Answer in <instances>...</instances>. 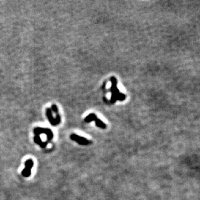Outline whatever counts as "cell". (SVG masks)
<instances>
[{
    "label": "cell",
    "mask_w": 200,
    "mask_h": 200,
    "mask_svg": "<svg viewBox=\"0 0 200 200\" xmlns=\"http://www.w3.org/2000/svg\"><path fill=\"white\" fill-rule=\"evenodd\" d=\"M34 143L37 144L38 145H39L41 148H44L46 147L47 145H48V142H44L42 141V139L40 138V136L38 135H34Z\"/></svg>",
    "instance_id": "obj_7"
},
{
    "label": "cell",
    "mask_w": 200,
    "mask_h": 200,
    "mask_svg": "<svg viewBox=\"0 0 200 200\" xmlns=\"http://www.w3.org/2000/svg\"><path fill=\"white\" fill-rule=\"evenodd\" d=\"M45 114H46V117L48 119L49 122L52 126H56V125H59L61 123V115L59 113L56 114V117H54L53 115L52 111L51 110V109L50 108H46V110H45Z\"/></svg>",
    "instance_id": "obj_4"
},
{
    "label": "cell",
    "mask_w": 200,
    "mask_h": 200,
    "mask_svg": "<svg viewBox=\"0 0 200 200\" xmlns=\"http://www.w3.org/2000/svg\"><path fill=\"white\" fill-rule=\"evenodd\" d=\"M111 82V87L109 92L111 93V103L112 104L115 103L117 100L124 101L126 99L125 94L120 92V91L118 88V80L115 76H112L110 79Z\"/></svg>",
    "instance_id": "obj_1"
},
{
    "label": "cell",
    "mask_w": 200,
    "mask_h": 200,
    "mask_svg": "<svg viewBox=\"0 0 200 200\" xmlns=\"http://www.w3.org/2000/svg\"><path fill=\"white\" fill-rule=\"evenodd\" d=\"M33 133L35 135L39 136L40 134H45L47 137V142L49 143L51 140L53 138V133L51 130L50 128H40L37 127L34 129Z\"/></svg>",
    "instance_id": "obj_3"
},
{
    "label": "cell",
    "mask_w": 200,
    "mask_h": 200,
    "mask_svg": "<svg viewBox=\"0 0 200 200\" xmlns=\"http://www.w3.org/2000/svg\"><path fill=\"white\" fill-rule=\"evenodd\" d=\"M70 139H71L72 141L78 143L79 145L83 146L89 145L91 143L90 141H89V139L83 137L79 136L78 134H75V133H72V134L70 135Z\"/></svg>",
    "instance_id": "obj_5"
},
{
    "label": "cell",
    "mask_w": 200,
    "mask_h": 200,
    "mask_svg": "<svg viewBox=\"0 0 200 200\" xmlns=\"http://www.w3.org/2000/svg\"><path fill=\"white\" fill-rule=\"evenodd\" d=\"M92 121H95L96 125L98 128H100L101 129H105L107 128L106 124L104 123V122L101 120H100L99 118H97V115L93 113L87 115L85 119V122H86V123H90V122Z\"/></svg>",
    "instance_id": "obj_2"
},
{
    "label": "cell",
    "mask_w": 200,
    "mask_h": 200,
    "mask_svg": "<svg viewBox=\"0 0 200 200\" xmlns=\"http://www.w3.org/2000/svg\"><path fill=\"white\" fill-rule=\"evenodd\" d=\"M34 163L31 159H27L25 162V168L22 171V175L23 177H28L31 174V168L33 167Z\"/></svg>",
    "instance_id": "obj_6"
},
{
    "label": "cell",
    "mask_w": 200,
    "mask_h": 200,
    "mask_svg": "<svg viewBox=\"0 0 200 200\" xmlns=\"http://www.w3.org/2000/svg\"><path fill=\"white\" fill-rule=\"evenodd\" d=\"M51 110L53 111V112H54V113L55 114H58L59 113V108L57 107V106L56 104H52L51 105Z\"/></svg>",
    "instance_id": "obj_8"
}]
</instances>
